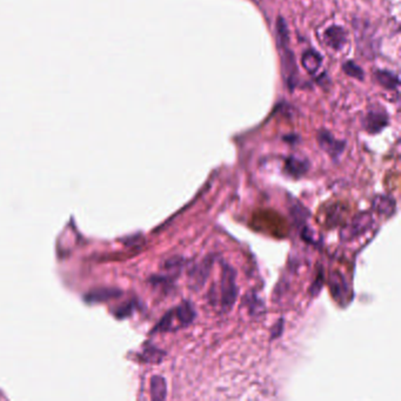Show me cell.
<instances>
[{
  "label": "cell",
  "instance_id": "cell-1",
  "mask_svg": "<svg viewBox=\"0 0 401 401\" xmlns=\"http://www.w3.org/2000/svg\"><path fill=\"white\" fill-rule=\"evenodd\" d=\"M238 299L237 272L230 264L221 261L220 305L223 312H230Z\"/></svg>",
  "mask_w": 401,
  "mask_h": 401
},
{
  "label": "cell",
  "instance_id": "cell-2",
  "mask_svg": "<svg viewBox=\"0 0 401 401\" xmlns=\"http://www.w3.org/2000/svg\"><path fill=\"white\" fill-rule=\"evenodd\" d=\"M374 225L373 216L368 212H360L353 218L352 221L346 224L340 232V238L342 241H352L354 239L361 237V235L370 231Z\"/></svg>",
  "mask_w": 401,
  "mask_h": 401
},
{
  "label": "cell",
  "instance_id": "cell-3",
  "mask_svg": "<svg viewBox=\"0 0 401 401\" xmlns=\"http://www.w3.org/2000/svg\"><path fill=\"white\" fill-rule=\"evenodd\" d=\"M214 264V256H209L204 259L202 263L198 265H194V267L189 271V285H191L192 289L199 291L200 288L205 285L207 278L210 277L211 270Z\"/></svg>",
  "mask_w": 401,
  "mask_h": 401
},
{
  "label": "cell",
  "instance_id": "cell-4",
  "mask_svg": "<svg viewBox=\"0 0 401 401\" xmlns=\"http://www.w3.org/2000/svg\"><path fill=\"white\" fill-rule=\"evenodd\" d=\"M329 289L334 300H336L340 305H346L347 300L349 299L350 289L346 282V278L340 273L339 271L332 272L329 275Z\"/></svg>",
  "mask_w": 401,
  "mask_h": 401
},
{
  "label": "cell",
  "instance_id": "cell-5",
  "mask_svg": "<svg viewBox=\"0 0 401 401\" xmlns=\"http://www.w3.org/2000/svg\"><path fill=\"white\" fill-rule=\"evenodd\" d=\"M320 147L328 153L332 158H338L345 149V141L336 140L328 131H320L318 134Z\"/></svg>",
  "mask_w": 401,
  "mask_h": 401
},
{
  "label": "cell",
  "instance_id": "cell-6",
  "mask_svg": "<svg viewBox=\"0 0 401 401\" xmlns=\"http://www.w3.org/2000/svg\"><path fill=\"white\" fill-rule=\"evenodd\" d=\"M173 314L180 327H186V326L191 325L196 317L194 306L188 300H184V302L179 304L173 310Z\"/></svg>",
  "mask_w": 401,
  "mask_h": 401
},
{
  "label": "cell",
  "instance_id": "cell-7",
  "mask_svg": "<svg viewBox=\"0 0 401 401\" xmlns=\"http://www.w3.org/2000/svg\"><path fill=\"white\" fill-rule=\"evenodd\" d=\"M388 118L384 112L372 111L365 118V130L370 134H378L387 126Z\"/></svg>",
  "mask_w": 401,
  "mask_h": 401
},
{
  "label": "cell",
  "instance_id": "cell-8",
  "mask_svg": "<svg viewBox=\"0 0 401 401\" xmlns=\"http://www.w3.org/2000/svg\"><path fill=\"white\" fill-rule=\"evenodd\" d=\"M324 38H325V42L329 46V47H332L333 49H340L346 44L347 33L341 26L333 25V26L328 27L327 30L325 31Z\"/></svg>",
  "mask_w": 401,
  "mask_h": 401
},
{
  "label": "cell",
  "instance_id": "cell-9",
  "mask_svg": "<svg viewBox=\"0 0 401 401\" xmlns=\"http://www.w3.org/2000/svg\"><path fill=\"white\" fill-rule=\"evenodd\" d=\"M372 207H373L375 212L380 214V216L389 218L394 214L396 205L394 198H392V196L385 194H378L374 196L373 200H372Z\"/></svg>",
  "mask_w": 401,
  "mask_h": 401
},
{
  "label": "cell",
  "instance_id": "cell-10",
  "mask_svg": "<svg viewBox=\"0 0 401 401\" xmlns=\"http://www.w3.org/2000/svg\"><path fill=\"white\" fill-rule=\"evenodd\" d=\"M309 170V161L305 159H299L295 157H288L285 163V172L289 177L300 178Z\"/></svg>",
  "mask_w": 401,
  "mask_h": 401
},
{
  "label": "cell",
  "instance_id": "cell-11",
  "mask_svg": "<svg viewBox=\"0 0 401 401\" xmlns=\"http://www.w3.org/2000/svg\"><path fill=\"white\" fill-rule=\"evenodd\" d=\"M345 220V206L341 204H334L326 210L325 225L329 228L338 226L340 223Z\"/></svg>",
  "mask_w": 401,
  "mask_h": 401
},
{
  "label": "cell",
  "instance_id": "cell-12",
  "mask_svg": "<svg viewBox=\"0 0 401 401\" xmlns=\"http://www.w3.org/2000/svg\"><path fill=\"white\" fill-rule=\"evenodd\" d=\"M243 305L248 310V313L252 317H260L265 313V304L256 292L247 293L243 298Z\"/></svg>",
  "mask_w": 401,
  "mask_h": 401
},
{
  "label": "cell",
  "instance_id": "cell-13",
  "mask_svg": "<svg viewBox=\"0 0 401 401\" xmlns=\"http://www.w3.org/2000/svg\"><path fill=\"white\" fill-rule=\"evenodd\" d=\"M322 63V57L319 52L314 51V49H307V51L303 55L302 64L307 72L311 74H314L319 70Z\"/></svg>",
  "mask_w": 401,
  "mask_h": 401
},
{
  "label": "cell",
  "instance_id": "cell-14",
  "mask_svg": "<svg viewBox=\"0 0 401 401\" xmlns=\"http://www.w3.org/2000/svg\"><path fill=\"white\" fill-rule=\"evenodd\" d=\"M151 396L155 401H163L167 396L166 380L161 375H153L151 379Z\"/></svg>",
  "mask_w": 401,
  "mask_h": 401
},
{
  "label": "cell",
  "instance_id": "cell-15",
  "mask_svg": "<svg viewBox=\"0 0 401 401\" xmlns=\"http://www.w3.org/2000/svg\"><path fill=\"white\" fill-rule=\"evenodd\" d=\"M375 77H377V80L379 81V84L381 86H384L385 88L387 89H394L398 87L399 80L396 78L395 74H393L389 71H377L375 73Z\"/></svg>",
  "mask_w": 401,
  "mask_h": 401
},
{
  "label": "cell",
  "instance_id": "cell-16",
  "mask_svg": "<svg viewBox=\"0 0 401 401\" xmlns=\"http://www.w3.org/2000/svg\"><path fill=\"white\" fill-rule=\"evenodd\" d=\"M174 314L173 310L168 311V312L163 317V319L159 321V324L156 326L155 331L157 332H173L175 331L174 327Z\"/></svg>",
  "mask_w": 401,
  "mask_h": 401
},
{
  "label": "cell",
  "instance_id": "cell-17",
  "mask_svg": "<svg viewBox=\"0 0 401 401\" xmlns=\"http://www.w3.org/2000/svg\"><path fill=\"white\" fill-rule=\"evenodd\" d=\"M117 294H120V292H116L113 291V289H109V288L98 289V291L89 293V294L86 296V299H87L88 302H103V300L113 298V296H116Z\"/></svg>",
  "mask_w": 401,
  "mask_h": 401
},
{
  "label": "cell",
  "instance_id": "cell-18",
  "mask_svg": "<svg viewBox=\"0 0 401 401\" xmlns=\"http://www.w3.org/2000/svg\"><path fill=\"white\" fill-rule=\"evenodd\" d=\"M277 30H278V44L280 46V48H284L287 46L288 42V32H287V26H286L285 21L282 18H279L278 19Z\"/></svg>",
  "mask_w": 401,
  "mask_h": 401
},
{
  "label": "cell",
  "instance_id": "cell-19",
  "mask_svg": "<svg viewBox=\"0 0 401 401\" xmlns=\"http://www.w3.org/2000/svg\"><path fill=\"white\" fill-rule=\"evenodd\" d=\"M165 354L166 353L160 350L159 348H156V347H148V348L144 352V354H142V358H144V360L147 361V363L158 364L163 360Z\"/></svg>",
  "mask_w": 401,
  "mask_h": 401
},
{
  "label": "cell",
  "instance_id": "cell-20",
  "mask_svg": "<svg viewBox=\"0 0 401 401\" xmlns=\"http://www.w3.org/2000/svg\"><path fill=\"white\" fill-rule=\"evenodd\" d=\"M342 69H343V72H345L346 74H348L349 77L357 78V79H360V80L364 78L363 70H361L356 63L347 62L346 64H343Z\"/></svg>",
  "mask_w": 401,
  "mask_h": 401
},
{
  "label": "cell",
  "instance_id": "cell-21",
  "mask_svg": "<svg viewBox=\"0 0 401 401\" xmlns=\"http://www.w3.org/2000/svg\"><path fill=\"white\" fill-rule=\"evenodd\" d=\"M292 216L294 217L296 223H303V221H305L306 218L309 217V212H307V211L298 203L294 206V209H292Z\"/></svg>",
  "mask_w": 401,
  "mask_h": 401
},
{
  "label": "cell",
  "instance_id": "cell-22",
  "mask_svg": "<svg viewBox=\"0 0 401 401\" xmlns=\"http://www.w3.org/2000/svg\"><path fill=\"white\" fill-rule=\"evenodd\" d=\"M282 331H284V319H280L275 322L273 327L271 328V340L280 338Z\"/></svg>",
  "mask_w": 401,
  "mask_h": 401
},
{
  "label": "cell",
  "instance_id": "cell-23",
  "mask_svg": "<svg viewBox=\"0 0 401 401\" xmlns=\"http://www.w3.org/2000/svg\"><path fill=\"white\" fill-rule=\"evenodd\" d=\"M322 286H324V275H322V272L319 273V277H318L316 280H314L313 285L311 286V294L313 296L318 295L322 289Z\"/></svg>",
  "mask_w": 401,
  "mask_h": 401
},
{
  "label": "cell",
  "instance_id": "cell-24",
  "mask_svg": "<svg viewBox=\"0 0 401 401\" xmlns=\"http://www.w3.org/2000/svg\"><path fill=\"white\" fill-rule=\"evenodd\" d=\"M182 263H184V259H182V258H172V259L166 260L165 267L168 268V270H174V268L180 267Z\"/></svg>",
  "mask_w": 401,
  "mask_h": 401
}]
</instances>
